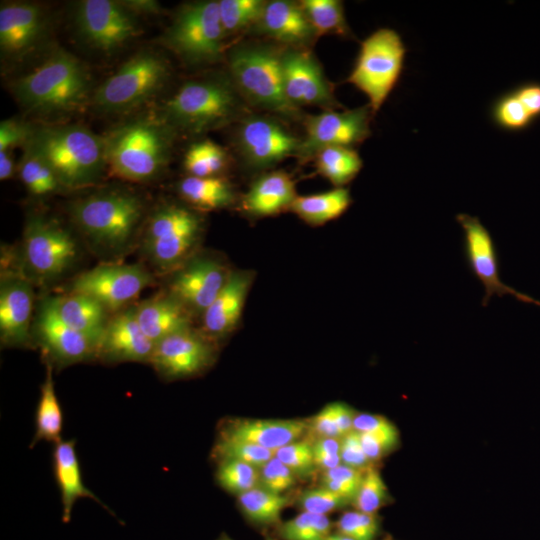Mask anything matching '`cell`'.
Returning a JSON list of instances; mask_svg holds the SVG:
<instances>
[{
    "instance_id": "f5cc1de1",
    "label": "cell",
    "mask_w": 540,
    "mask_h": 540,
    "mask_svg": "<svg viewBox=\"0 0 540 540\" xmlns=\"http://www.w3.org/2000/svg\"><path fill=\"white\" fill-rule=\"evenodd\" d=\"M359 437L366 456L373 464L389 454L399 442V435L359 433Z\"/></svg>"
},
{
    "instance_id": "6f0895ef",
    "label": "cell",
    "mask_w": 540,
    "mask_h": 540,
    "mask_svg": "<svg viewBox=\"0 0 540 540\" xmlns=\"http://www.w3.org/2000/svg\"><path fill=\"white\" fill-rule=\"evenodd\" d=\"M331 404L336 425L340 436L343 437L353 431V420L356 412L350 406L342 402H334Z\"/></svg>"
},
{
    "instance_id": "f1b7e54d",
    "label": "cell",
    "mask_w": 540,
    "mask_h": 540,
    "mask_svg": "<svg viewBox=\"0 0 540 540\" xmlns=\"http://www.w3.org/2000/svg\"><path fill=\"white\" fill-rule=\"evenodd\" d=\"M295 183L285 171L277 170L259 176L243 196L241 207L254 217H269L290 210L297 197Z\"/></svg>"
},
{
    "instance_id": "5b68a950",
    "label": "cell",
    "mask_w": 540,
    "mask_h": 540,
    "mask_svg": "<svg viewBox=\"0 0 540 540\" xmlns=\"http://www.w3.org/2000/svg\"><path fill=\"white\" fill-rule=\"evenodd\" d=\"M26 145L47 162L63 189L91 186L106 168L103 137L82 126L35 127Z\"/></svg>"
},
{
    "instance_id": "f35d334b",
    "label": "cell",
    "mask_w": 540,
    "mask_h": 540,
    "mask_svg": "<svg viewBox=\"0 0 540 540\" xmlns=\"http://www.w3.org/2000/svg\"><path fill=\"white\" fill-rule=\"evenodd\" d=\"M218 2L221 23L228 36L253 29L262 14L266 1L220 0Z\"/></svg>"
},
{
    "instance_id": "4dcf8cb0",
    "label": "cell",
    "mask_w": 540,
    "mask_h": 540,
    "mask_svg": "<svg viewBox=\"0 0 540 540\" xmlns=\"http://www.w3.org/2000/svg\"><path fill=\"white\" fill-rule=\"evenodd\" d=\"M352 204L348 189L334 187L322 193L298 195L290 210L311 226H321L341 217Z\"/></svg>"
},
{
    "instance_id": "3957f363",
    "label": "cell",
    "mask_w": 540,
    "mask_h": 540,
    "mask_svg": "<svg viewBox=\"0 0 540 540\" xmlns=\"http://www.w3.org/2000/svg\"><path fill=\"white\" fill-rule=\"evenodd\" d=\"M248 114L247 103L225 74L185 82L160 112L176 132L195 135L239 122Z\"/></svg>"
},
{
    "instance_id": "ba28073f",
    "label": "cell",
    "mask_w": 540,
    "mask_h": 540,
    "mask_svg": "<svg viewBox=\"0 0 540 540\" xmlns=\"http://www.w3.org/2000/svg\"><path fill=\"white\" fill-rule=\"evenodd\" d=\"M226 37L219 2L206 0L179 7L161 42L184 63L207 65L224 57Z\"/></svg>"
},
{
    "instance_id": "b9f144b4",
    "label": "cell",
    "mask_w": 540,
    "mask_h": 540,
    "mask_svg": "<svg viewBox=\"0 0 540 540\" xmlns=\"http://www.w3.org/2000/svg\"><path fill=\"white\" fill-rule=\"evenodd\" d=\"M328 515L302 511L279 526L283 540H324L332 532Z\"/></svg>"
},
{
    "instance_id": "5bb4252c",
    "label": "cell",
    "mask_w": 540,
    "mask_h": 540,
    "mask_svg": "<svg viewBox=\"0 0 540 540\" xmlns=\"http://www.w3.org/2000/svg\"><path fill=\"white\" fill-rule=\"evenodd\" d=\"M301 138L277 118L248 114L239 121L236 136L238 152L254 169H268L288 157H296Z\"/></svg>"
},
{
    "instance_id": "e575fe53",
    "label": "cell",
    "mask_w": 540,
    "mask_h": 540,
    "mask_svg": "<svg viewBox=\"0 0 540 540\" xmlns=\"http://www.w3.org/2000/svg\"><path fill=\"white\" fill-rule=\"evenodd\" d=\"M299 2L317 37L334 34L344 38H352L342 1L302 0Z\"/></svg>"
},
{
    "instance_id": "7c38bea8",
    "label": "cell",
    "mask_w": 540,
    "mask_h": 540,
    "mask_svg": "<svg viewBox=\"0 0 540 540\" xmlns=\"http://www.w3.org/2000/svg\"><path fill=\"white\" fill-rule=\"evenodd\" d=\"M152 283L153 275L141 264L107 262L78 275L70 292L90 297L115 314L131 306Z\"/></svg>"
},
{
    "instance_id": "816d5d0a",
    "label": "cell",
    "mask_w": 540,
    "mask_h": 540,
    "mask_svg": "<svg viewBox=\"0 0 540 540\" xmlns=\"http://www.w3.org/2000/svg\"><path fill=\"white\" fill-rule=\"evenodd\" d=\"M341 438L322 437L312 443L316 468L322 471L332 469L341 463Z\"/></svg>"
},
{
    "instance_id": "03108f58",
    "label": "cell",
    "mask_w": 540,
    "mask_h": 540,
    "mask_svg": "<svg viewBox=\"0 0 540 540\" xmlns=\"http://www.w3.org/2000/svg\"><path fill=\"white\" fill-rule=\"evenodd\" d=\"M385 540H392V539H390V538H387V539H385Z\"/></svg>"
},
{
    "instance_id": "cb8c5ba5",
    "label": "cell",
    "mask_w": 540,
    "mask_h": 540,
    "mask_svg": "<svg viewBox=\"0 0 540 540\" xmlns=\"http://www.w3.org/2000/svg\"><path fill=\"white\" fill-rule=\"evenodd\" d=\"M253 29L284 48L309 49L317 39L300 2L290 0L266 1Z\"/></svg>"
},
{
    "instance_id": "9a60e30c",
    "label": "cell",
    "mask_w": 540,
    "mask_h": 540,
    "mask_svg": "<svg viewBox=\"0 0 540 540\" xmlns=\"http://www.w3.org/2000/svg\"><path fill=\"white\" fill-rule=\"evenodd\" d=\"M74 20L83 39L104 52L122 47L140 33L137 15L121 1H81L75 10Z\"/></svg>"
},
{
    "instance_id": "ffe728a7",
    "label": "cell",
    "mask_w": 540,
    "mask_h": 540,
    "mask_svg": "<svg viewBox=\"0 0 540 540\" xmlns=\"http://www.w3.org/2000/svg\"><path fill=\"white\" fill-rule=\"evenodd\" d=\"M33 283L17 266L2 270L0 281V341L5 347H27L32 342Z\"/></svg>"
},
{
    "instance_id": "9c48e42d",
    "label": "cell",
    "mask_w": 540,
    "mask_h": 540,
    "mask_svg": "<svg viewBox=\"0 0 540 540\" xmlns=\"http://www.w3.org/2000/svg\"><path fill=\"white\" fill-rule=\"evenodd\" d=\"M78 253L74 236L56 219L42 214L27 218L18 267L33 284L59 280L74 265Z\"/></svg>"
},
{
    "instance_id": "7bdbcfd3",
    "label": "cell",
    "mask_w": 540,
    "mask_h": 540,
    "mask_svg": "<svg viewBox=\"0 0 540 540\" xmlns=\"http://www.w3.org/2000/svg\"><path fill=\"white\" fill-rule=\"evenodd\" d=\"M389 502L387 486L376 466L365 470L358 491L352 501L355 510L377 514Z\"/></svg>"
},
{
    "instance_id": "d590c367",
    "label": "cell",
    "mask_w": 540,
    "mask_h": 540,
    "mask_svg": "<svg viewBox=\"0 0 540 540\" xmlns=\"http://www.w3.org/2000/svg\"><path fill=\"white\" fill-rule=\"evenodd\" d=\"M243 514L258 525H273L280 521L290 500L285 494H275L257 486L237 496Z\"/></svg>"
},
{
    "instance_id": "7402d4cb",
    "label": "cell",
    "mask_w": 540,
    "mask_h": 540,
    "mask_svg": "<svg viewBox=\"0 0 540 540\" xmlns=\"http://www.w3.org/2000/svg\"><path fill=\"white\" fill-rule=\"evenodd\" d=\"M48 17L39 5L29 2L4 3L0 8V49L5 59L20 60L45 38Z\"/></svg>"
},
{
    "instance_id": "91938a15",
    "label": "cell",
    "mask_w": 540,
    "mask_h": 540,
    "mask_svg": "<svg viewBox=\"0 0 540 540\" xmlns=\"http://www.w3.org/2000/svg\"><path fill=\"white\" fill-rule=\"evenodd\" d=\"M15 172L16 167L10 152H0V180L10 179Z\"/></svg>"
},
{
    "instance_id": "f6af8a7d",
    "label": "cell",
    "mask_w": 540,
    "mask_h": 540,
    "mask_svg": "<svg viewBox=\"0 0 540 540\" xmlns=\"http://www.w3.org/2000/svg\"><path fill=\"white\" fill-rule=\"evenodd\" d=\"M336 531L354 540H375L380 531L377 514L357 510L344 512L335 523Z\"/></svg>"
},
{
    "instance_id": "bcb514c9",
    "label": "cell",
    "mask_w": 540,
    "mask_h": 540,
    "mask_svg": "<svg viewBox=\"0 0 540 540\" xmlns=\"http://www.w3.org/2000/svg\"><path fill=\"white\" fill-rule=\"evenodd\" d=\"M275 456L287 466L297 478L310 476L316 469L312 444L305 440L289 443L275 452Z\"/></svg>"
},
{
    "instance_id": "8992f818",
    "label": "cell",
    "mask_w": 540,
    "mask_h": 540,
    "mask_svg": "<svg viewBox=\"0 0 540 540\" xmlns=\"http://www.w3.org/2000/svg\"><path fill=\"white\" fill-rule=\"evenodd\" d=\"M281 49L262 43L238 44L227 53L228 75L247 104L296 118L300 110L289 103L283 88Z\"/></svg>"
},
{
    "instance_id": "74e56055",
    "label": "cell",
    "mask_w": 540,
    "mask_h": 540,
    "mask_svg": "<svg viewBox=\"0 0 540 540\" xmlns=\"http://www.w3.org/2000/svg\"><path fill=\"white\" fill-rule=\"evenodd\" d=\"M24 148L18 173L28 192L36 197H45L61 191L63 187L47 162L30 146Z\"/></svg>"
},
{
    "instance_id": "11a10c76",
    "label": "cell",
    "mask_w": 540,
    "mask_h": 540,
    "mask_svg": "<svg viewBox=\"0 0 540 540\" xmlns=\"http://www.w3.org/2000/svg\"><path fill=\"white\" fill-rule=\"evenodd\" d=\"M317 438L332 437L341 438L333 415L332 404L323 407L308 423Z\"/></svg>"
},
{
    "instance_id": "277c9868",
    "label": "cell",
    "mask_w": 540,
    "mask_h": 540,
    "mask_svg": "<svg viewBox=\"0 0 540 540\" xmlns=\"http://www.w3.org/2000/svg\"><path fill=\"white\" fill-rule=\"evenodd\" d=\"M176 131L159 115L125 122L103 137L106 168L132 182H148L167 167Z\"/></svg>"
},
{
    "instance_id": "d6a6232c",
    "label": "cell",
    "mask_w": 540,
    "mask_h": 540,
    "mask_svg": "<svg viewBox=\"0 0 540 540\" xmlns=\"http://www.w3.org/2000/svg\"><path fill=\"white\" fill-rule=\"evenodd\" d=\"M52 370L53 367L46 364V376L35 410V429L30 448L41 441L56 444L62 440L63 411L55 391Z\"/></svg>"
},
{
    "instance_id": "94428289",
    "label": "cell",
    "mask_w": 540,
    "mask_h": 540,
    "mask_svg": "<svg viewBox=\"0 0 540 540\" xmlns=\"http://www.w3.org/2000/svg\"><path fill=\"white\" fill-rule=\"evenodd\" d=\"M324 540H354V539L336 531L334 533L331 532Z\"/></svg>"
},
{
    "instance_id": "680465c9",
    "label": "cell",
    "mask_w": 540,
    "mask_h": 540,
    "mask_svg": "<svg viewBox=\"0 0 540 540\" xmlns=\"http://www.w3.org/2000/svg\"><path fill=\"white\" fill-rule=\"evenodd\" d=\"M121 3L135 15H156L160 13V3L155 0H125Z\"/></svg>"
},
{
    "instance_id": "9f6ffc18",
    "label": "cell",
    "mask_w": 540,
    "mask_h": 540,
    "mask_svg": "<svg viewBox=\"0 0 540 540\" xmlns=\"http://www.w3.org/2000/svg\"><path fill=\"white\" fill-rule=\"evenodd\" d=\"M524 108L535 120L540 117V83L526 82L513 90Z\"/></svg>"
},
{
    "instance_id": "603a6c76",
    "label": "cell",
    "mask_w": 540,
    "mask_h": 540,
    "mask_svg": "<svg viewBox=\"0 0 540 540\" xmlns=\"http://www.w3.org/2000/svg\"><path fill=\"white\" fill-rule=\"evenodd\" d=\"M154 346L139 325L135 305H131L110 317L98 347L97 359L107 364H149Z\"/></svg>"
},
{
    "instance_id": "484cf974",
    "label": "cell",
    "mask_w": 540,
    "mask_h": 540,
    "mask_svg": "<svg viewBox=\"0 0 540 540\" xmlns=\"http://www.w3.org/2000/svg\"><path fill=\"white\" fill-rule=\"evenodd\" d=\"M307 430L308 423L302 420L235 419L222 424L218 435L276 451L301 439Z\"/></svg>"
},
{
    "instance_id": "ab89813d",
    "label": "cell",
    "mask_w": 540,
    "mask_h": 540,
    "mask_svg": "<svg viewBox=\"0 0 540 540\" xmlns=\"http://www.w3.org/2000/svg\"><path fill=\"white\" fill-rule=\"evenodd\" d=\"M275 452L247 441L218 435L212 449V457L217 462L235 460L259 469L275 456Z\"/></svg>"
},
{
    "instance_id": "60d3db41",
    "label": "cell",
    "mask_w": 540,
    "mask_h": 540,
    "mask_svg": "<svg viewBox=\"0 0 540 540\" xmlns=\"http://www.w3.org/2000/svg\"><path fill=\"white\" fill-rule=\"evenodd\" d=\"M217 463L215 479L226 492L239 496L259 486L257 467L235 460H221Z\"/></svg>"
},
{
    "instance_id": "44dd1931",
    "label": "cell",
    "mask_w": 540,
    "mask_h": 540,
    "mask_svg": "<svg viewBox=\"0 0 540 540\" xmlns=\"http://www.w3.org/2000/svg\"><path fill=\"white\" fill-rule=\"evenodd\" d=\"M230 272L217 260L192 257L173 272L167 292L192 314L202 315L226 283Z\"/></svg>"
},
{
    "instance_id": "e0dca14e",
    "label": "cell",
    "mask_w": 540,
    "mask_h": 540,
    "mask_svg": "<svg viewBox=\"0 0 540 540\" xmlns=\"http://www.w3.org/2000/svg\"><path fill=\"white\" fill-rule=\"evenodd\" d=\"M214 358V341L190 327L156 343L149 364L162 379L177 380L203 372Z\"/></svg>"
},
{
    "instance_id": "6da1fadb",
    "label": "cell",
    "mask_w": 540,
    "mask_h": 540,
    "mask_svg": "<svg viewBox=\"0 0 540 540\" xmlns=\"http://www.w3.org/2000/svg\"><path fill=\"white\" fill-rule=\"evenodd\" d=\"M143 199L126 190L90 194L70 204L71 220L90 247L104 257H119L133 245L145 218Z\"/></svg>"
},
{
    "instance_id": "ac0fdd59",
    "label": "cell",
    "mask_w": 540,
    "mask_h": 540,
    "mask_svg": "<svg viewBox=\"0 0 540 540\" xmlns=\"http://www.w3.org/2000/svg\"><path fill=\"white\" fill-rule=\"evenodd\" d=\"M32 328L45 363L52 367L97 359V347L87 337L64 324L44 299Z\"/></svg>"
},
{
    "instance_id": "ee69618b",
    "label": "cell",
    "mask_w": 540,
    "mask_h": 540,
    "mask_svg": "<svg viewBox=\"0 0 540 540\" xmlns=\"http://www.w3.org/2000/svg\"><path fill=\"white\" fill-rule=\"evenodd\" d=\"M494 123L507 131H522L534 121L513 91L499 97L491 110Z\"/></svg>"
},
{
    "instance_id": "c3c4849f",
    "label": "cell",
    "mask_w": 540,
    "mask_h": 540,
    "mask_svg": "<svg viewBox=\"0 0 540 540\" xmlns=\"http://www.w3.org/2000/svg\"><path fill=\"white\" fill-rule=\"evenodd\" d=\"M297 477L276 456L259 468V486L275 494H285Z\"/></svg>"
},
{
    "instance_id": "7dc6e473",
    "label": "cell",
    "mask_w": 540,
    "mask_h": 540,
    "mask_svg": "<svg viewBox=\"0 0 540 540\" xmlns=\"http://www.w3.org/2000/svg\"><path fill=\"white\" fill-rule=\"evenodd\" d=\"M297 504L304 512L328 515L352 502L320 485L303 491L298 497Z\"/></svg>"
},
{
    "instance_id": "db71d44e",
    "label": "cell",
    "mask_w": 540,
    "mask_h": 540,
    "mask_svg": "<svg viewBox=\"0 0 540 540\" xmlns=\"http://www.w3.org/2000/svg\"><path fill=\"white\" fill-rule=\"evenodd\" d=\"M353 430L358 433L399 435L395 425L386 417L368 413H356L353 420Z\"/></svg>"
},
{
    "instance_id": "be15d7a7",
    "label": "cell",
    "mask_w": 540,
    "mask_h": 540,
    "mask_svg": "<svg viewBox=\"0 0 540 540\" xmlns=\"http://www.w3.org/2000/svg\"><path fill=\"white\" fill-rule=\"evenodd\" d=\"M218 540H232L230 537H228L227 535H222L219 537Z\"/></svg>"
},
{
    "instance_id": "8fae6325",
    "label": "cell",
    "mask_w": 540,
    "mask_h": 540,
    "mask_svg": "<svg viewBox=\"0 0 540 540\" xmlns=\"http://www.w3.org/2000/svg\"><path fill=\"white\" fill-rule=\"evenodd\" d=\"M406 52L401 36L391 28H379L361 42L347 82L368 98L373 114L396 87Z\"/></svg>"
},
{
    "instance_id": "e7e4bbea",
    "label": "cell",
    "mask_w": 540,
    "mask_h": 540,
    "mask_svg": "<svg viewBox=\"0 0 540 540\" xmlns=\"http://www.w3.org/2000/svg\"><path fill=\"white\" fill-rule=\"evenodd\" d=\"M266 540H275V539L268 537Z\"/></svg>"
},
{
    "instance_id": "52a82bcc",
    "label": "cell",
    "mask_w": 540,
    "mask_h": 540,
    "mask_svg": "<svg viewBox=\"0 0 540 540\" xmlns=\"http://www.w3.org/2000/svg\"><path fill=\"white\" fill-rule=\"evenodd\" d=\"M203 229V218L195 209L174 202L163 203L143 226V256L157 272L172 273L192 258Z\"/></svg>"
},
{
    "instance_id": "d4e9b609",
    "label": "cell",
    "mask_w": 540,
    "mask_h": 540,
    "mask_svg": "<svg viewBox=\"0 0 540 540\" xmlns=\"http://www.w3.org/2000/svg\"><path fill=\"white\" fill-rule=\"evenodd\" d=\"M251 283L252 275L249 272H230L223 288L201 315L203 334L215 341L236 327Z\"/></svg>"
},
{
    "instance_id": "1f68e13d",
    "label": "cell",
    "mask_w": 540,
    "mask_h": 540,
    "mask_svg": "<svg viewBox=\"0 0 540 540\" xmlns=\"http://www.w3.org/2000/svg\"><path fill=\"white\" fill-rule=\"evenodd\" d=\"M181 198L196 211L222 209L234 201V189L223 177L186 176L178 183Z\"/></svg>"
},
{
    "instance_id": "4fadbf2b",
    "label": "cell",
    "mask_w": 540,
    "mask_h": 540,
    "mask_svg": "<svg viewBox=\"0 0 540 540\" xmlns=\"http://www.w3.org/2000/svg\"><path fill=\"white\" fill-rule=\"evenodd\" d=\"M372 110L364 105L350 110H325L304 119L305 135L296 158L299 163L314 159L322 149L332 146L353 147L371 135Z\"/></svg>"
},
{
    "instance_id": "83f0119b",
    "label": "cell",
    "mask_w": 540,
    "mask_h": 540,
    "mask_svg": "<svg viewBox=\"0 0 540 540\" xmlns=\"http://www.w3.org/2000/svg\"><path fill=\"white\" fill-rule=\"evenodd\" d=\"M56 316L67 326L87 337L98 347L110 314L94 299L78 293L51 296L44 299Z\"/></svg>"
},
{
    "instance_id": "681fc988",
    "label": "cell",
    "mask_w": 540,
    "mask_h": 540,
    "mask_svg": "<svg viewBox=\"0 0 540 540\" xmlns=\"http://www.w3.org/2000/svg\"><path fill=\"white\" fill-rule=\"evenodd\" d=\"M35 127L27 122L7 119L0 124V152H9L19 145L25 146L32 137Z\"/></svg>"
},
{
    "instance_id": "d6986e66",
    "label": "cell",
    "mask_w": 540,
    "mask_h": 540,
    "mask_svg": "<svg viewBox=\"0 0 540 540\" xmlns=\"http://www.w3.org/2000/svg\"><path fill=\"white\" fill-rule=\"evenodd\" d=\"M464 233V253L473 275L484 287L482 305L487 306L492 296L512 295L518 300L521 292L505 284L499 274L496 245L489 230L480 219L465 213L456 216Z\"/></svg>"
},
{
    "instance_id": "7a4b0ae2",
    "label": "cell",
    "mask_w": 540,
    "mask_h": 540,
    "mask_svg": "<svg viewBox=\"0 0 540 540\" xmlns=\"http://www.w3.org/2000/svg\"><path fill=\"white\" fill-rule=\"evenodd\" d=\"M12 92L29 112L55 115L76 112L90 98L91 78L84 63L64 49L53 51L33 70L18 77Z\"/></svg>"
},
{
    "instance_id": "4316f807",
    "label": "cell",
    "mask_w": 540,
    "mask_h": 540,
    "mask_svg": "<svg viewBox=\"0 0 540 540\" xmlns=\"http://www.w3.org/2000/svg\"><path fill=\"white\" fill-rule=\"evenodd\" d=\"M53 474L59 489L62 504V521L68 523L74 504L81 498H90L112 513L83 482L82 471L76 450V440H61L52 451Z\"/></svg>"
},
{
    "instance_id": "8d00e7d4",
    "label": "cell",
    "mask_w": 540,
    "mask_h": 540,
    "mask_svg": "<svg viewBox=\"0 0 540 540\" xmlns=\"http://www.w3.org/2000/svg\"><path fill=\"white\" fill-rule=\"evenodd\" d=\"M228 164L225 149L208 139L190 145L183 160L188 176L193 177H221Z\"/></svg>"
},
{
    "instance_id": "6125c7cd",
    "label": "cell",
    "mask_w": 540,
    "mask_h": 540,
    "mask_svg": "<svg viewBox=\"0 0 540 540\" xmlns=\"http://www.w3.org/2000/svg\"><path fill=\"white\" fill-rule=\"evenodd\" d=\"M530 304H534V305H537L540 307V301L534 299V298H530V301H529Z\"/></svg>"
},
{
    "instance_id": "f907efd6",
    "label": "cell",
    "mask_w": 540,
    "mask_h": 540,
    "mask_svg": "<svg viewBox=\"0 0 540 540\" xmlns=\"http://www.w3.org/2000/svg\"><path fill=\"white\" fill-rule=\"evenodd\" d=\"M340 456L342 464L357 470L365 471L375 466L362 448L359 433L354 430L341 437Z\"/></svg>"
},
{
    "instance_id": "2e32d148",
    "label": "cell",
    "mask_w": 540,
    "mask_h": 540,
    "mask_svg": "<svg viewBox=\"0 0 540 540\" xmlns=\"http://www.w3.org/2000/svg\"><path fill=\"white\" fill-rule=\"evenodd\" d=\"M280 59L284 92L294 108L317 106L334 110L341 106L322 66L309 49L283 47Z\"/></svg>"
},
{
    "instance_id": "f546056e",
    "label": "cell",
    "mask_w": 540,
    "mask_h": 540,
    "mask_svg": "<svg viewBox=\"0 0 540 540\" xmlns=\"http://www.w3.org/2000/svg\"><path fill=\"white\" fill-rule=\"evenodd\" d=\"M135 312L140 327L154 344L191 327V314L167 291L135 305Z\"/></svg>"
},
{
    "instance_id": "836d02e7",
    "label": "cell",
    "mask_w": 540,
    "mask_h": 540,
    "mask_svg": "<svg viewBox=\"0 0 540 540\" xmlns=\"http://www.w3.org/2000/svg\"><path fill=\"white\" fill-rule=\"evenodd\" d=\"M314 160L317 172L334 187L350 183L363 167L362 158L353 147H327L320 150Z\"/></svg>"
},
{
    "instance_id": "30bf717a",
    "label": "cell",
    "mask_w": 540,
    "mask_h": 540,
    "mask_svg": "<svg viewBox=\"0 0 540 540\" xmlns=\"http://www.w3.org/2000/svg\"><path fill=\"white\" fill-rule=\"evenodd\" d=\"M169 76V64L161 54L141 50L100 84L92 99L95 106L106 113L132 111L154 97Z\"/></svg>"
}]
</instances>
